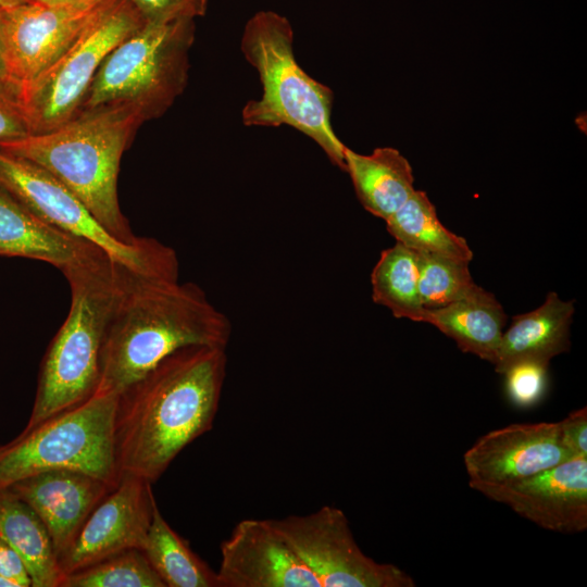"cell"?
I'll return each instance as SVG.
<instances>
[{"label": "cell", "mask_w": 587, "mask_h": 587, "mask_svg": "<svg viewBox=\"0 0 587 587\" xmlns=\"http://www.w3.org/2000/svg\"><path fill=\"white\" fill-rule=\"evenodd\" d=\"M36 0H0V8L8 10Z\"/></svg>", "instance_id": "cell-34"}, {"label": "cell", "mask_w": 587, "mask_h": 587, "mask_svg": "<svg viewBox=\"0 0 587 587\" xmlns=\"http://www.w3.org/2000/svg\"><path fill=\"white\" fill-rule=\"evenodd\" d=\"M419 254L400 242L383 250L371 274L372 299L397 319L423 322L419 294Z\"/></svg>", "instance_id": "cell-24"}, {"label": "cell", "mask_w": 587, "mask_h": 587, "mask_svg": "<svg viewBox=\"0 0 587 587\" xmlns=\"http://www.w3.org/2000/svg\"><path fill=\"white\" fill-rule=\"evenodd\" d=\"M0 79L12 80L8 68L4 34V9L2 8H0Z\"/></svg>", "instance_id": "cell-32"}, {"label": "cell", "mask_w": 587, "mask_h": 587, "mask_svg": "<svg viewBox=\"0 0 587 587\" xmlns=\"http://www.w3.org/2000/svg\"><path fill=\"white\" fill-rule=\"evenodd\" d=\"M145 22L129 1L102 0L63 53L21 86L30 134L54 129L76 115L104 59Z\"/></svg>", "instance_id": "cell-8"}, {"label": "cell", "mask_w": 587, "mask_h": 587, "mask_svg": "<svg viewBox=\"0 0 587 587\" xmlns=\"http://www.w3.org/2000/svg\"><path fill=\"white\" fill-rule=\"evenodd\" d=\"M195 33V20L145 22L104 59L79 111L128 104L145 122L161 117L188 84Z\"/></svg>", "instance_id": "cell-6"}, {"label": "cell", "mask_w": 587, "mask_h": 587, "mask_svg": "<svg viewBox=\"0 0 587 587\" xmlns=\"http://www.w3.org/2000/svg\"><path fill=\"white\" fill-rule=\"evenodd\" d=\"M0 575L17 587H32L27 569L20 555L0 537Z\"/></svg>", "instance_id": "cell-31"}, {"label": "cell", "mask_w": 587, "mask_h": 587, "mask_svg": "<svg viewBox=\"0 0 587 587\" xmlns=\"http://www.w3.org/2000/svg\"><path fill=\"white\" fill-rule=\"evenodd\" d=\"M154 501L152 484L134 476L121 477L59 559L64 575L129 549L141 550Z\"/></svg>", "instance_id": "cell-12"}, {"label": "cell", "mask_w": 587, "mask_h": 587, "mask_svg": "<svg viewBox=\"0 0 587 587\" xmlns=\"http://www.w3.org/2000/svg\"><path fill=\"white\" fill-rule=\"evenodd\" d=\"M548 366L545 362L521 361L503 373L505 394L513 405L528 409L542 400L548 386Z\"/></svg>", "instance_id": "cell-27"}, {"label": "cell", "mask_w": 587, "mask_h": 587, "mask_svg": "<svg viewBox=\"0 0 587 587\" xmlns=\"http://www.w3.org/2000/svg\"><path fill=\"white\" fill-rule=\"evenodd\" d=\"M319 579L321 587H414L399 566L379 563L357 544L342 510L324 505L304 515L268 519Z\"/></svg>", "instance_id": "cell-10"}, {"label": "cell", "mask_w": 587, "mask_h": 587, "mask_svg": "<svg viewBox=\"0 0 587 587\" xmlns=\"http://www.w3.org/2000/svg\"><path fill=\"white\" fill-rule=\"evenodd\" d=\"M113 488L85 472L58 469L25 477L4 489L26 502L41 519L59 560L92 510Z\"/></svg>", "instance_id": "cell-16"}, {"label": "cell", "mask_w": 587, "mask_h": 587, "mask_svg": "<svg viewBox=\"0 0 587 587\" xmlns=\"http://www.w3.org/2000/svg\"><path fill=\"white\" fill-rule=\"evenodd\" d=\"M476 491L546 530L587 529V458H572L525 479Z\"/></svg>", "instance_id": "cell-13"}, {"label": "cell", "mask_w": 587, "mask_h": 587, "mask_svg": "<svg viewBox=\"0 0 587 587\" xmlns=\"http://www.w3.org/2000/svg\"><path fill=\"white\" fill-rule=\"evenodd\" d=\"M48 5L84 7L100 2L101 0H36Z\"/></svg>", "instance_id": "cell-33"}, {"label": "cell", "mask_w": 587, "mask_h": 587, "mask_svg": "<svg viewBox=\"0 0 587 587\" xmlns=\"http://www.w3.org/2000/svg\"><path fill=\"white\" fill-rule=\"evenodd\" d=\"M240 50L259 75L262 96L242 108L245 126H290L312 139L345 171L346 146L332 125V89L308 75L294 53V29L274 11H259L245 25Z\"/></svg>", "instance_id": "cell-5"}, {"label": "cell", "mask_w": 587, "mask_h": 587, "mask_svg": "<svg viewBox=\"0 0 587 587\" xmlns=\"http://www.w3.org/2000/svg\"><path fill=\"white\" fill-rule=\"evenodd\" d=\"M0 186L47 223L97 245L130 270L155 278L178 280L179 262L174 249L147 237L135 245L120 241L49 172L1 149Z\"/></svg>", "instance_id": "cell-9"}, {"label": "cell", "mask_w": 587, "mask_h": 587, "mask_svg": "<svg viewBox=\"0 0 587 587\" xmlns=\"http://www.w3.org/2000/svg\"><path fill=\"white\" fill-rule=\"evenodd\" d=\"M0 537L23 560L32 587H62V572L41 519L8 489H0Z\"/></svg>", "instance_id": "cell-21"}, {"label": "cell", "mask_w": 587, "mask_h": 587, "mask_svg": "<svg viewBox=\"0 0 587 587\" xmlns=\"http://www.w3.org/2000/svg\"><path fill=\"white\" fill-rule=\"evenodd\" d=\"M146 22L166 23L195 20L205 14L208 0H127Z\"/></svg>", "instance_id": "cell-29"}, {"label": "cell", "mask_w": 587, "mask_h": 587, "mask_svg": "<svg viewBox=\"0 0 587 587\" xmlns=\"http://www.w3.org/2000/svg\"><path fill=\"white\" fill-rule=\"evenodd\" d=\"M507 314L496 297L477 287L472 294L448 305L426 309L423 319L453 339L458 348L495 363Z\"/></svg>", "instance_id": "cell-20"}, {"label": "cell", "mask_w": 587, "mask_h": 587, "mask_svg": "<svg viewBox=\"0 0 587 587\" xmlns=\"http://www.w3.org/2000/svg\"><path fill=\"white\" fill-rule=\"evenodd\" d=\"M101 1L84 7L34 1L4 10L11 79L23 86L45 71L74 41Z\"/></svg>", "instance_id": "cell-15"}, {"label": "cell", "mask_w": 587, "mask_h": 587, "mask_svg": "<svg viewBox=\"0 0 587 587\" xmlns=\"http://www.w3.org/2000/svg\"><path fill=\"white\" fill-rule=\"evenodd\" d=\"M419 254V294L425 309H436L465 298L477 289L470 262L434 253Z\"/></svg>", "instance_id": "cell-26"}, {"label": "cell", "mask_w": 587, "mask_h": 587, "mask_svg": "<svg viewBox=\"0 0 587 587\" xmlns=\"http://www.w3.org/2000/svg\"><path fill=\"white\" fill-rule=\"evenodd\" d=\"M30 135L24 111L21 86L13 80L0 79V143Z\"/></svg>", "instance_id": "cell-28"}, {"label": "cell", "mask_w": 587, "mask_h": 587, "mask_svg": "<svg viewBox=\"0 0 587 587\" xmlns=\"http://www.w3.org/2000/svg\"><path fill=\"white\" fill-rule=\"evenodd\" d=\"M232 332L199 285L129 271L107 325L96 391L118 395L187 346L226 349Z\"/></svg>", "instance_id": "cell-2"}, {"label": "cell", "mask_w": 587, "mask_h": 587, "mask_svg": "<svg viewBox=\"0 0 587 587\" xmlns=\"http://www.w3.org/2000/svg\"><path fill=\"white\" fill-rule=\"evenodd\" d=\"M220 551L218 587H321L266 520L238 522Z\"/></svg>", "instance_id": "cell-14"}, {"label": "cell", "mask_w": 587, "mask_h": 587, "mask_svg": "<svg viewBox=\"0 0 587 587\" xmlns=\"http://www.w3.org/2000/svg\"><path fill=\"white\" fill-rule=\"evenodd\" d=\"M145 123L128 104L79 111L59 127L0 143V149L49 172L120 241L138 243L117 195L121 159Z\"/></svg>", "instance_id": "cell-3"}, {"label": "cell", "mask_w": 587, "mask_h": 587, "mask_svg": "<svg viewBox=\"0 0 587 587\" xmlns=\"http://www.w3.org/2000/svg\"><path fill=\"white\" fill-rule=\"evenodd\" d=\"M93 245L47 223L0 186V255L43 261L62 270Z\"/></svg>", "instance_id": "cell-18"}, {"label": "cell", "mask_w": 587, "mask_h": 587, "mask_svg": "<svg viewBox=\"0 0 587 587\" xmlns=\"http://www.w3.org/2000/svg\"><path fill=\"white\" fill-rule=\"evenodd\" d=\"M117 397L95 391L79 405L0 445V489L58 469L82 471L115 487L120 480L113 438Z\"/></svg>", "instance_id": "cell-7"}, {"label": "cell", "mask_w": 587, "mask_h": 587, "mask_svg": "<svg viewBox=\"0 0 587 587\" xmlns=\"http://www.w3.org/2000/svg\"><path fill=\"white\" fill-rule=\"evenodd\" d=\"M226 349L180 348L118 394L114 455L118 478L154 484L180 451L213 427Z\"/></svg>", "instance_id": "cell-1"}, {"label": "cell", "mask_w": 587, "mask_h": 587, "mask_svg": "<svg viewBox=\"0 0 587 587\" xmlns=\"http://www.w3.org/2000/svg\"><path fill=\"white\" fill-rule=\"evenodd\" d=\"M62 587H165L140 549H129L65 576Z\"/></svg>", "instance_id": "cell-25"}, {"label": "cell", "mask_w": 587, "mask_h": 587, "mask_svg": "<svg viewBox=\"0 0 587 587\" xmlns=\"http://www.w3.org/2000/svg\"><path fill=\"white\" fill-rule=\"evenodd\" d=\"M61 271L71 288V307L42 358L24 429L79 405L95 394L107 325L133 270L93 245Z\"/></svg>", "instance_id": "cell-4"}, {"label": "cell", "mask_w": 587, "mask_h": 587, "mask_svg": "<svg viewBox=\"0 0 587 587\" xmlns=\"http://www.w3.org/2000/svg\"><path fill=\"white\" fill-rule=\"evenodd\" d=\"M559 422L517 423L480 436L463 454L472 489L515 483L572 459Z\"/></svg>", "instance_id": "cell-11"}, {"label": "cell", "mask_w": 587, "mask_h": 587, "mask_svg": "<svg viewBox=\"0 0 587 587\" xmlns=\"http://www.w3.org/2000/svg\"><path fill=\"white\" fill-rule=\"evenodd\" d=\"M563 442L573 458H587V409L572 411L559 422Z\"/></svg>", "instance_id": "cell-30"}, {"label": "cell", "mask_w": 587, "mask_h": 587, "mask_svg": "<svg viewBox=\"0 0 587 587\" xmlns=\"http://www.w3.org/2000/svg\"><path fill=\"white\" fill-rule=\"evenodd\" d=\"M575 312L574 301H563L549 292L544 303L527 313L515 315L503 332L495 371L503 373L521 361L550 360L570 350V325Z\"/></svg>", "instance_id": "cell-17"}, {"label": "cell", "mask_w": 587, "mask_h": 587, "mask_svg": "<svg viewBox=\"0 0 587 587\" xmlns=\"http://www.w3.org/2000/svg\"><path fill=\"white\" fill-rule=\"evenodd\" d=\"M386 222L396 241L421 253L447 255L471 262L473 252L466 240L447 229L426 192L414 190L407 202Z\"/></svg>", "instance_id": "cell-23"}, {"label": "cell", "mask_w": 587, "mask_h": 587, "mask_svg": "<svg viewBox=\"0 0 587 587\" xmlns=\"http://www.w3.org/2000/svg\"><path fill=\"white\" fill-rule=\"evenodd\" d=\"M345 164L362 207L384 221L414 192L409 161L395 148H376L370 154L345 150Z\"/></svg>", "instance_id": "cell-19"}, {"label": "cell", "mask_w": 587, "mask_h": 587, "mask_svg": "<svg viewBox=\"0 0 587 587\" xmlns=\"http://www.w3.org/2000/svg\"><path fill=\"white\" fill-rule=\"evenodd\" d=\"M141 551L165 587H218L216 572L167 524L157 501Z\"/></svg>", "instance_id": "cell-22"}, {"label": "cell", "mask_w": 587, "mask_h": 587, "mask_svg": "<svg viewBox=\"0 0 587 587\" xmlns=\"http://www.w3.org/2000/svg\"><path fill=\"white\" fill-rule=\"evenodd\" d=\"M0 587H17V585L14 582L0 575Z\"/></svg>", "instance_id": "cell-35"}]
</instances>
